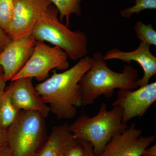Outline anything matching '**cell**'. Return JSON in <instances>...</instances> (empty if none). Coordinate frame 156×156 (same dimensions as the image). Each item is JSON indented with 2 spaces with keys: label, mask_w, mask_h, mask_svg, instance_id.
Here are the masks:
<instances>
[{
  "label": "cell",
  "mask_w": 156,
  "mask_h": 156,
  "mask_svg": "<svg viewBox=\"0 0 156 156\" xmlns=\"http://www.w3.org/2000/svg\"><path fill=\"white\" fill-rule=\"evenodd\" d=\"M44 117L37 112L22 111L6 130L11 156H35L46 133Z\"/></svg>",
  "instance_id": "5"
},
{
  "label": "cell",
  "mask_w": 156,
  "mask_h": 156,
  "mask_svg": "<svg viewBox=\"0 0 156 156\" xmlns=\"http://www.w3.org/2000/svg\"><path fill=\"white\" fill-rule=\"evenodd\" d=\"M0 156H11V152L7 145L0 147Z\"/></svg>",
  "instance_id": "25"
},
{
  "label": "cell",
  "mask_w": 156,
  "mask_h": 156,
  "mask_svg": "<svg viewBox=\"0 0 156 156\" xmlns=\"http://www.w3.org/2000/svg\"><path fill=\"white\" fill-rule=\"evenodd\" d=\"M14 0H0V27L7 33L11 23Z\"/></svg>",
  "instance_id": "17"
},
{
  "label": "cell",
  "mask_w": 156,
  "mask_h": 156,
  "mask_svg": "<svg viewBox=\"0 0 156 156\" xmlns=\"http://www.w3.org/2000/svg\"><path fill=\"white\" fill-rule=\"evenodd\" d=\"M52 5L50 0H14L12 19L7 32L10 39L31 36L39 19Z\"/></svg>",
  "instance_id": "7"
},
{
  "label": "cell",
  "mask_w": 156,
  "mask_h": 156,
  "mask_svg": "<svg viewBox=\"0 0 156 156\" xmlns=\"http://www.w3.org/2000/svg\"><path fill=\"white\" fill-rule=\"evenodd\" d=\"M22 111L14 105L9 87L0 98V124L7 130L15 122Z\"/></svg>",
  "instance_id": "14"
},
{
  "label": "cell",
  "mask_w": 156,
  "mask_h": 156,
  "mask_svg": "<svg viewBox=\"0 0 156 156\" xmlns=\"http://www.w3.org/2000/svg\"><path fill=\"white\" fill-rule=\"evenodd\" d=\"M137 38L140 42L156 46V31L151 23L146 24L141 21H137L134 26Z\"/></svg>",
  "instance_id": "16"
},
{
  "label": "cell",
  "mask_w": 156,
  "mask_h": 156,
  "mask_svg": "<svg viewBox=\"0 0 156 156\" xmlns=\"http://www.w3.org/2000/svg\"><path fill=\"white\" fill-rule=\"evenodd\" d=\"M79 141L83 147L84 153L83 156H95L93 151V147L91 143L86 141Z\"/></svg>",
  "instance_id": "21"
},
{
  "label": "cell",
  "mask_w": 156,
  "mask_h": 156,
  "mask_svg": "<svg viewBox=\"0 0 156 156\" xmlns=\"http://www.w3.org/2000/svg\"><path fill=\"white\" fill-rule=\"evenodd\" d=\"M91 68L79 82L82 106L92 104L103 95L110 98L116 89L133 90L138 88V71L131 65H125L122 73H117L108 67L101 53H94Z\"/></svg>",
  "instance_id": "2"
},
{
  "label": "cell",
  "mask_w": 156,
  "mask_h": 156,
  "mask_svg": "<svg viewBox=\"0 0 156 156\" xmlns=\"http://www.w3.org/2000/svg\"><path fill=\"white\" fill-rule=\"evenodd\" d=\"M151 46L143 42H140L139 47L136 50L131 52H124L117 48L109 50L103 56L105 61L110 59H119L131 63L135 61L139 63L144 71V76L138 80V87L145 86L149 83L150 80L156 74V57L151 53Z\"/></svg>",
  "instance_id": "12"
},
{
  "label": "cell",
  "mask_w": 156,
  "mask_h": 156,
  "mask_svg": "<svg viewBox=\"0 0 156 156\" xmlns=\"http://www.w3.org/2000/svg\"><path fill=\"white\" fill-rule=\"evenodd\" d=\"M92 57L87 56L62 73L54 72L51 76L35 88L39 95L58 119H70L82 106L80 80L92 66Z\"/></svg>",
  "instance_id": "1"
},
{
  "label": "cell",
  "mask_w": 156,
  "mask_h": 156,
  "mask_svg": "<svg viewBox=\"0 0 156 156\" xmlns=\"http://www.w3.org/2000/svg\"><path fill=\"white\" fill-rule=\"evenodd\" d=\"M7 81L5 79L4 74H0V98L5 91L6 83Z\"/></svg>",
  "instance_id": "24"
},
{
  "label": "cell",
  "mask_w": 156,
  "mask_h": 156,
  "mask_svg": "<svg viewBox=\"0 0 156 156\" xmlns=\"http://www.w3.org/2000/svg\"><path fill=\"white\" fill-rule=\"evenodd\" d=\"M9 86L12 101L17 108L23 111L38 112L46 118L50 112L34 86L33 79L22 78L11 81Z\"/></svg>",
  "instance_id": "11"
},
{
  "label": "cell",
  "mask_w": 156,
  "mask_h": 156,
  "mask_svg": "<svg viewBox=\"0 0 156 156\" xmlns=\"http://www.w3.org/2000/svg\"></svg>",
  "instance_id": "27"
},
{
  "label": "cell",
  "mask_w": 156,
  "mask_h": 156,
  "mask_svg": "<svg viewBox=\"0 0 156 156\" xmlns=\"http://www.w3.org/2000/svg\"><path fill=\"white\" fill-rule=\"evenodd\" d=\"M142 131L133 123L115 135L97 156H142L144 151L155 140V135L141 136Z\"/></svg>",
  "instance_id": "9"
},
{
  "label": "cell",
  "mask_w": 156,
  "mask_h": 156,
  "mask_svg": "<svg viewBox=\"0 0 156 156\" xmlns=\"http://www.w3.org/2000/svg\"><path fill=\"white\" fill-rule=\"evenodd\" d=\"M76 140L69 130L67 124L55 126L35 156H65Z\"/></svg>",
  "instance_id": "13"
},
{
  "label": "cell",
  "mask_w": 156,
  "mask_h": 156,
  "mask_svg": "<svg viewBox=\"0 0 156 156\" xmlns=\"http://www.w3.org/2000/svg\"><path fill=\"white\" fill-rule=\"evenodd\" d=\"M58 10L59 19L61 22L65 19L66 24L68 27L70 24V17L72 14L81 16L82 9L81 0H50Z\"/></svg>",
  "instance_id": "15"
},
{
  "label": "cell",
  "mask_w": 156,
  "mask_h": 156,
  "mask_svg": "<svg viewBox=\"0 0 156 156\" xmlns=\"http://www.w3.org/2000/svg\"><path fill=\"white\" fill-rule=\"evenodd\" d=\"M84 149L79 140L76 142L69 149L65 156H83Z\"/></svg>",
  "instance_id": "19"
},
{
  "label": "cell",
  "mask_w": 156,
  "mask_h": 156,
  "mask_svg": "<svg viewBox=\"0 0 156 156\" xmlns=\"http://www.w3.org/2000/svg\"><path fill=\"white\" fill-rule=\"evenodd\" d=\"M7 145L6 130L0 124V147Z\"/></svg>",
  "instance_id": "22"
},
{
  "label": "cell",
  "mask_w": 156,
  "mask_h": 156,
  "mask_svg": "<svg viewBox=\"0 0 156 156\" xmlns=\"http://www.w3.org/2000/svg\"><path fill=\"white\" fill-rule=\"evenodd\" d=\"M156 100V82L133 90L121 89L112 106L122 109L123 124L127 123L135 117H142Z\"/></svg>",
  "instance_id": "8"
},
{
  "label": "cell",
  "mask_w": 156,
  "mask_h": 156,
  "mask_svg": "<svg viewBox=\"0 0 156 156\" xmlns=\"http://www.w3.org/2000/svg\"><path fill=\"white\" fill-rule=\"evenodd\" d=\"M3 73V71L2 68V67H1V66H0V74H2Z\"/></svg>",
  "instance_id": "26"
},
{
  "label": "cell",
  "mask_w": 156,
  "mask_h": 156,
  "mask_svg": "<svg viewBox=\"0 0 156 156\" xmlns=\"http://www.w3.org/2000/svg\"><path fill=\"white\" fill-rule=\"evenodd\" d=\"M122 114L120 107L113 106L108 110L106 103L103 102L95 116L82 115L68 125L69 130L77 140L91 143L94 154L97 156L114 136L129 127L122 122Z\"/></svg>",
  "instance_id": "3"
},
{
  "label": "cell",
  "mask_w": 156,
  "mask_h": 156,
  "mask_svg": "<svg viewBox=\"0 0 156 156\" xmlns=\"http://www.w3.org/2000/svg\"><path fill=\"white\" fill-rule=\"evenodd\" d=\"M66 53L60 48L36 41L32 54L22 69L11 81L22 78H34L41 82L53 69L66 70L69 66Z\"/></svg>",
  "instance_id": "6"
},
{
  "label": "cell",
  "mask_w": 156,
  "mask_h": 156,
  "mask_svg": "<svg viewBox=\"0 0 156 156\" xmlns=\"http://www.w3.org/2000/svg\"><path fill=\"white\" fill-rule=\"evenodd\" d=\"M58 12L53 5L41 15L35 26L31 36L36 41L47 42L63 50L73 60L87 56L88 38L83 31L70 30L62 23Z\"/></svg>",
  "instance_id": "4"
},
{
  "label": "cell",
  "mask_w": 156,
  "mask_h": 156,
  "mask_svg": "<svg viewBox=\"0 0 156 156\" xmlns=\"http://www.w3.org/2000/svg\"><path fill=\"white\" fill-rule=\"evenodd\" d=\"M11 41L9 35L0 27V52L2 51Z\"/></svg>",
  "instance_id": "20"
},
{
  "label": "cell",
  "mask_w": 156,
  "mask_h": 156,
  "mask_svg": "<svg viewBox=\"0 0 156 156\" xmlns=\"http://www.w3.org/2000/svg\"><path fill=\"white\" fill-rule=\"evenodd\" d=\"M135 5L124 9L121 11V15L125 18H128L133 14H138L140 12L146 9H156V0H132Z\"/></svg>",
  "instance_id": "18"
},
{
  "label": "cell",
  "mask_w": 156,
  "mask_h": 156,
  "mask_svg": "<svg viewBox=\"0 0 156 156\" xmlns=\"http://www.w3.org/2000/svg\"><path fill=\"white\" fill-rule=\"evenodd\" d=\"M143 156H156V145L148 147L144 151Z\"/></svg>",
  "instance_id": "23"
},
{
  "label": "cell",
  "mask_w": 156,
  "mask_h": 156,
  "mask_svg": "<svg viewBox=\"0 0 156 156\" xmlns=\"http://www.w3.org/2000/svg\"><path fill=\"white\" fill-rule=\"evenodd\" d=\"M35 39L30 36L11 40L0 52V66L7 82L19 72L32 54Z\"/></svg>",
  "instance_id": "10"
}]
</instances>
